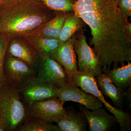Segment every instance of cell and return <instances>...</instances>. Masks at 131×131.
<instances>
[{"mask_svg":"<svg viewBox=\"0 0 131 131\" xmlns=\"http://www.w3.org/2000/svg\"><path fill=\"white\" fill-rule=\"evenodd\" d=\"M30 116L19 96L18 88L6 80L0 82V119L5 131H16Z\"/></svg>","mask_w":131,"mask_h":131,"instance_id":"3","label":"cell"},{"mask_svg":"<svg viewBox=\"0 0 131 131\" xmlns=\"http://www.w3.org/2000/svg\"><path fill=\"white\" fill-rule=\"evenodd\" d=\"M96 82L101 83H113L112 81L107 76L102 73L101 74L95 77Z\"/></svg>","mask_w":131,"mask_h":131,"instance_id":"25","label":"cell"},{"mask_svg":"<svg viewBox=\"0 0 131 131\" xmlns=\"http://www.w3.org/2000/svg\"><path fill=\"white\" fill-rule=\"evenodd\" d=\"M17 131H61L58 125L46 122L38 117L30 116Z\"/></svg>","mask_w":131,"mask_h":131,"instance_id":"20","label":"cell"},{"mask_svg":"<svg viewBox=\"0 0 131 131\" xmlns=\"http://www.w3.org/2000/svg\"><path fill=\"white\" fill-rule=\"evenodd\" d=\"M11 38L0 32V82L5 80L3 73V65L6 51L8 43Z\"/></svg>","mask_w":131,"mask_h":131,"instance_id":"23","label":"cell"},{"mask_svg":"<svg viewBox=\"0 0 131 131\" xmlns=\"http://www.w3.org/2000/svg\"><path fill=\"white\" fill-rule=\"evenodd\" d=\"M117 5L124 17L128 19L131 16V0H117Z\"/></svg>","mask_w":131,"mask_h":131,"instance_id":"24","label":"cell"},{"mask_svg":"<svg viewBox=\"0 0 131 131\" xmlns=\"http://www.w3.org/2000/svg\"><path fill=\"white\" fill-rule=\"evenodd\" d=\"M84 22L75 15L74 11L66 12L58 40L63 43L73 37L76 33L84 30Z\"/></svg>","mask_w":131,"mask_h":131,"instance_id":"16","label":"cell"},{"mask_svg":"<svg viewBox=\"0 0 131 131\" xmlns=\"http://www.w3.org/2000/svg\"><path fill=\"white\" fill-rule=\"evenodd\" d=\"M5 80L18 88L37 75V71L24 61L14 57L5 56L3 65Z\"/></svg>","mask_w":131,"mask_h":131,"instance_id":"6","label":"cell"},{"mask_svg":"<svg viewBox=\"0 0 131 131\" xmlns=\"http://www.w3.org/2000/svg\"><path fill=\"white\" fill-rule=\"evenodd\" d=\"M16 1V0H5L4 3L9 2L13 1Z\"/></svg>","mask_w":131,"mask_h":131,"instance_id":"29","label":"cell"},{"mask_svg":"<svg viewBox=\"0 0 131 131\" xmlns=\"http://www.w3.org/2000/svg\"><path fill=\"white\" fill-rule=\"evenodd\" d=\"M71 83L80 87L86 93L96 96L103 104L107 102L97 86L95 77L93 75L78 71L72 75Z\"/></svg>","mask_w":131,"mask_h":131,"instance_id":"15","label":"cell"},{"mask_svg":"<svg viewBox=\"0 0 131 131\" xmlns=\"http://www.w3.org/2000/svg\"><path fill=\"white\" fill-rule=\"evenodd\" d=\"M59 89L58 87L40 80L37 75L19 87V95L27 107L35 102L58 97Z\"/></svg>","mask_w":131,"mask_h":131,"instance_id":"5","label":"cell"},{"mask_svg":"<svg viewBox=\"0 0 131 131\" xmlns=\"http://www.w3.org/2000/svg\"><path fill=\"white\" fill-rule=\"evenodd\" d=\"M5 1V0H0V3H3Z\"/></svg>","mask_w":131,"mask_h":131,"instance_id":"31","label":"cell"},{"mask_svg":"<svg viewBox=\"0 0 131 131\" xmlns=\"http://www.w3.org/2000/svg\"><path fill=\"white\" fill-rule=\"evenodd\" d=\"M104 105L107 110L115 116L117 123L119 124L121 131L131 130V113L112 106L107 102L105 103Z\"/></svg>","mask_w":131,"mask_h":131,"instance_id":"21","label":"cell"},{"mask_svg":"<svg viewBox=\"0 0 131 131\" xmlns=\"http://www.w3.org/2000/svg\"><path fill=\"white\" fill-rule=\"evenodd\" d=\"M97 85L102 94L112 101L115 107L122 110L125 100V90L120 89L113 83H97Z\"/></svg>","mask_w":131,"mask_h":131,"instance_id":"19","label":"cell"},{"mask_svg":"<svg viewBox=\"0 0 131 131\" xmlns=\"http://www.w3.org/2000/svg\"><path fill=\"white\" fill-rule=\"evenodd\" d=\"M6 56L18 58L36 71L42 59L36 49L24 37L11 39L7 46Z\"/></svg>","mask_w":131,"mask_h":131,"instance_id":"8","label":"cell"},{"mask_svg":"<svg viewBox=\"0 0 131 131\" xmlns=\"http://www.w3.org/2000/svg\"><path fill=\"white\" fill-rule=\"evenodd\" d=\"M103 73L109 77L113 83L120 89L126 90L131 87V62L112 70L107 68L103 70Z\"/></svg>","mask_w":131,"mask_h":131,"instance_id":"18","label":"cell"},{"mask_svg":"<svg viewBox=\"0 0 131 131\" xmlns=\"http://www.w3.org/2000/svg\"><path fill=\"white\" fill-rule=\"evenodd\" d=\"M58 97L63 104L67 101H73L82 105L88 109L96 110L103 106V103L96 96L80 89L72 83L59 88Z\"/></svg>","mask_w":131,"mask_h":131,"instance_id":"10","label":"cell"},{"mask_svg":"<svg viewBox=\"0 0 131 131\" xmlns=\"http://www.w3.org/2000/svg\"><path fill=\"white\" fill-rule=\"evenodd\" d=\"M126 96L125 100L127 103L130 106L131 103V87L128 88L125 90Z\"/></svg>","mask_w":131,"mask_h":131,"instance_id":"27","label":"cell"},{"mask_svg":"<svg viewBox=\"0 0 131 131\" xmlns=\"http://www.w3.org/2000/svg\"><path fill=\"white\" fill-rule=\"evenodd\" d=\"M66 15V12H57L54 18L39 27L30 34L43 38L58 39Z\"/></svg>","mask_w":131,"mask_h":131,"instance_id":"13","label":"cell"},{"mask_svg":"<svg viewBox=\"0 0 131 131\" xmlns=\"http://www.w3.org/2000/svg\"><path fill=\"white\" fill-rule=\"evenodd\" d=\"M74 36L60 45L52 54L50 58L63 67L71 83V77L78 71L76 53L74 47Z\"/></svg>","mask_w":131,"mask_h":131,"instance_id":"12","label":"cell"},{"mask_svg":"<svg viewBox=\"0 0 131 131\" xmlns=\"http://www.w3.org/2000/svg\"><path fill=\"white\" fill-rule=\"evenodd\" d=\"M112 2L114 3H115L116 5H117V0H110Z\"/></svg>","mask_w":131,"mask_h":131,"instance_id":"30","label":"cell"},{"mask_svg":"<svg viewBox=\"0 0 131 131\" xmlns=\"http://www.w3.org/2000/svg\"><path fill=\"white\" fill-rule=\"evenodd\" d=\"M25 37L36 49L42 59L50 57L53 52L61 44L58 39L43 38L32 34Z\"/></svg>","mask_w":131,"mask_h":131,"instance_id":"17","label":"cell"},{"mask_svg":"<svg viewBox=\"0 0 131 131\" xmlns=\"http://www.w3.org/2000/svg\"><path fill=\"white\" fill-rule=\"evenodd\" d=\"M78 106L86 118L90 131H110L117 123L115 116L109 114L102 107L90 111L81 104Z\"/></svg>","mask_w":131,"mask_h":131,"instance_id":"11","label":"cell"},{"mask_svg":"<svg viewBox=\"0 0 131 131\" xmlns=\"http://www.w3.org/2000/svg\"><path fill=\"white\" fill-rule=\"evenodd\" d=\"M58 97L38 102L27 106L30 116L38 117L48 123L59 122L65 117L66 111Z\"/></svg>","mask_w":131,"mask_h":131,"instance_id":"7","label":"cell"},{"mask_svg":"<svg viewBox=\"0 0 131 131\" xmlns=\"http://www.w3.org/2000/svg\"><path fill=\"white\" fill-rule=\"evenodd\" d=\"M74 47L77 55L78 71L97 76L103 73V69L93 48L87 42L84 30L74 36Z\"/></svg>","mask_w":131,"mask_h":131,"instance_id":"4","label":"cell"},{"mask_svg":"<svg viewBox=\"0 0 131 131\" xmlns=\"http://www.w3.org/2000/svg\"><path fill=\"white\" fill-rule=\"evenodd\" d=\"M37 72V76L40 80L59 88L69 83L64 68L51 58L42 59Z\"/></svg>","mask_w":131,"mask_h":131,"instance_id":"9","label":"cell"},{"mask_svg":"<svg viewBox=\"0 0 131 131\" xmlns=\"http://www.w3.org/2000/svg\"><path fill=\"white\" fill-rule=\"evenodd\" d=\"M0 131H5L4 124L1 119H0Z\"/></svg>","mask_w":131,"mask_h":131,"instance_id":"28","label":"cell"},{"mask_svg":"<svg viewBox=\"0 0 131 131\" xmlns=\"http://www.w3.org/2000/svg\"><path fill=\"white\" fill-rule=\"evenodd\" d=\"M57 12L39 0H16L0 6V32L11 38L25 37L55 17Z\"/></svg>","mask_w":131,"mask_h":131,"instance_id":"2","label":"cell"},{"mask_svg":"<svg viewBox=\"0 0 131 131\" xmlns=\"http://www.w3.org/2000/svg\"><path fill=\"white\" fill-rule=\"evenodd\" d=\"M50 9L56 12H73V5L78 0H39Z\"/></svg>","mask_w":131,"mask_h":131,"instance_id":"22","label":"cell"},{"mask_svg":"<svg viewBox=\"0 0 131 131\" xmlns=\"http://www.w3.org/2000/svg\"><path fill=\"white\" fill-rule=\"evenodd\" d=\"M124 31L127 37L130 41H131V24L128 20L127 21Z\"/></svg>","mask_w":131,"mask_h":131,"instance_id":"26","label":"cell"},{"mask_svg":"<svg viewBox=\"0 0 131 131\" xmlns=\"http://www.w3.org/2000/svg\"><path fill=\"white\" fill-rule=\"evenodd\" d=\"M76 16L90 28L91 44L103 70L123 66L131 61V41L124 29L128 19L110 0H78L73 5Z\"/></svg>","mask_w":131,"mask_h":131,"instance_id":"1","label":"cell"},{"mask_svg":"<svg viewBox=\"0 0 131 131\" xmlns=\"http://www.w3.org/2000/svg\"><path fill=\"white\" fill-rule=\"evenodd\" d=\"M66 115L63 119L57 124L61 131H86L88 126L86 118L81 111L66 109Z\"/></svg>","mask_w":131,"mask_h":131,"instance_id":"14","label":"cell"},{"mask_svg":"<svg viewBox=\"0 0 131 131\" xmlns=\"http://www.w3.org/2000/svg\"><path fill=\"white\" fill-rule=\"evenodd\" d=\"M2 5V3H0V6H1V5Z\"/></svg>","mask_w":131,"mask_h":131,"instance_id":"32","label":"cell"}]
</instances>
